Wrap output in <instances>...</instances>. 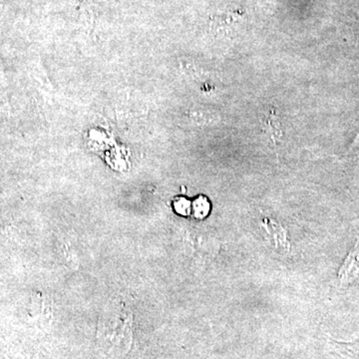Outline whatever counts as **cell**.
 <instances>
[{
    "label": "cell",
    "mask_w": 359,
    "mask_h": 359,
    "mask_svg": "<svg viewBox=\"0 0 359 359\" xmlns=\"http://www.w3.org/2000/svg\"><path fill=\"white\" fill-rule=\"evenodd\" d=\"M192 211L194 217L197 219H204L208 216L210 212V203L209 201L205 199V197L198 198L194 201L192 205Z\"/></svg>",
    "instance_id": "cell-1"
},
{
    "label": "cell",
    "mask_w": 359,
    "mask_h": 359,
    "mask_svg": "<svg viewBox=\"0 0 359 359\" xmlns=\"http://www.w3.org/2000/svg\"><path fill=\"white\" fill-rule=\"evenodd\" d=\"M174 207L176 212L182 216H188L191 210H192L191 203L186 198H180V199L175 201Z\"/></svg>",
    "instance_id": "cell-2"
}]
</instances>
